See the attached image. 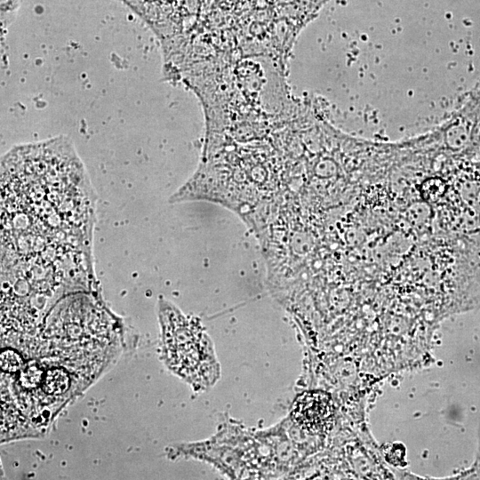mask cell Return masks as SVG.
Returning <instances> with one entry per match:
<instances>
[{
	"label": "cell",
	"mask_w": 480,
	"mask_h": 480,
	"mask_svg": "<svg viewBox=\"0 0 480 480\" xmlns=\"http://www.w3.org/2000/svg\"><path fill=\"white\" fill-rule=\"evenodd\" d=\"M96 196L69 141L10 151L1 171V236L31 259L92 255Z\"/></svg>",
	"instance_id": "cell-1"
},
{
	"label": "cell",
	"mask_w": 480,
	"mask_h": 480,
	"mask_svg": "<svg viewBox=\"0 0 480 480\" xmlns=\"http://www.w3.org/2000/svg\"><path fill=\"white\" fill-rule=\"evenodd\" d=\"M333 404L331 396L322 391H308L294 401L292 417L303 430L319 434L332 426Z\"/></svg>",
	"instance_id": "cell-2"
},
{
	"label": "cell",
	"mask_w": 480,
	"mask_h": 480,
	"mask_svg": "<svg viewBox=\"0 0 480 480\" xmlns=\"http://www.w3.org/2000/svg\"><path fill=\"white\" fill-rule=\"evenodd\" d=\"M69 387L68 374L60 369L51 370L46 373L44 382V391L52 396H60L65 393Z\"/></svg>",
	"instance_id": "cell-3"
},
{
	"label": "cell",
	"mask_w": 480,
	"mask_h": 480,
	"mask_svg": "<svg viewBox=\"0 0 480 480\" xmlns=\"http://www.w3.org/2000/svg\"><path fill=\"white\" fill-rule=\"evenodd\" d=\"M22 365L20 357L12 350H4L1 356V367L4 372H16Z\"/></svg>",
	"instance_id": "cell-4"
},
{
	"label": "cell",
	"mask_w": 480,
	"mask_h": 480,
	"mask_svg": "<svg viewBox=\"0 0 480 480\" xmlns=\"http://www.w3.org/2000/svg\"><path fill=\"white\" fill-rule=\"evenodd\" d=\"M20 6V0H1L2 15L7 12H16Z\"/></svg>",
	"instance_id": "cell-5"
}]
</instances>
